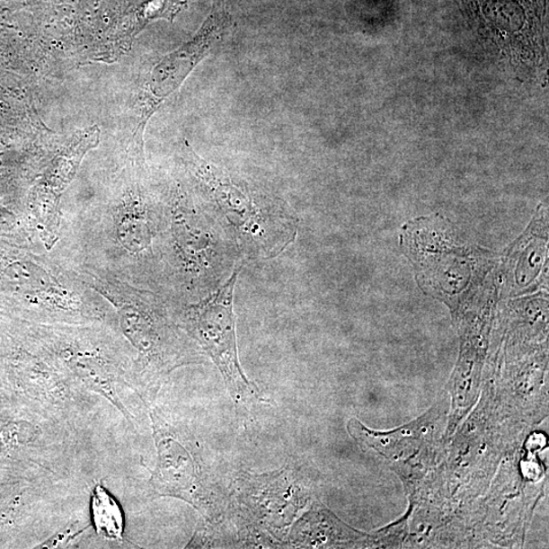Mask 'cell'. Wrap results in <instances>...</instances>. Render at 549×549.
Here are the masks:
<instances>
[{
	"mask_svg": "<svg viewBox=\"0 0 549 549\" xmlns=\"http://www.w3.org/2000/svg\"><path fill=\"white\" fill-rule=\"evenodd\" d=\"M190 158L191 173L208 202V211L236 257L247 261L274 258L293 243L298 220L280 199L208 164L195 153Z\"/></svg>",
	"mask_w": 549,
	"mask_h": 549,
	"instance_id": "obj_1",
	"label": "cell"
},
{
	"mask_svg": "<svg viewBox=\"0 0 549 549\" xmlns=\"http://www.w3.org/2000/svg\"><path fill=\"white\" fill-rule=\"evenodd\" d=\"M164 221L168 226L175 273L181 276L183 288L204 298L234 272V247L208 210L175 204Z\"/></svg>",
	"mask_w": 549,
	"mask_h": 549,
	"instance_id": "obj_2",
	"label": "cell"
},
{
	"mask_svg": "<svg viewBox=\"0 0 549 549\" xmlns=\"http://www.w3.org/2000/svg\"><path fill=\"white\" fill-rule=\"evenodd\" d=\"M238 274L235 268L217 289L187 307L185 316L200 345L220 369L232 396L244 400L256 391L238 360L234 311Z\"/></svg>",
	"mask_w": 549,
	"mask_h": 549,
	"instance_id": "obj_3",
	"label": "cell"
},
{
	"mask_svg": "<svg viewBox=\"0 0 549 549\" xmlns=\"http://www.w3.org/2000/svg\"><path fill=\"white\" fill-rule=\"evenodd\" d=\"M229 15L223 11L212 13L200 32L192 41L180 50L170 54L155 68L152 91L159 98H164L183 81L211 45L217 42L230 26Z\"/></svg>",
	"mask_w": 549,
	"mask_h": 549,
	"instance_id": "obj_4",
	"label": "cell"
},
{
	"mask_svg": "<svg viewBox=\"0 0 549 549\" xmlns=\"http://www.w3.org/2000/svg\"><path fill=\"white\" fill-rule=\"evenodd\" d=\"M164 216L152 210L142 199H131L113 216L116 242L129 256L143 259L153 254V243L162 228Z\"/></svg>",
	"mask_w": 549,
	"mask_h": 549,
	"instance_id": "obj_5",
	"label": "cell"
},
{
	"mask_svg": "<svg viewBox=\"0 0 549 549\" xmlns=\"http://www.w3.org/2000/svg\"><path fill=\"white\" fill-rule=\"evenodd\" d=\"M91 511L93 522L100 536L121 539L125 529L121 509L102 485L96 486L93 492Z\"/></svg>",
	"mask_w": 549,
	"mask_h": 549,
	"instance_id": "obj_6",
	"label": "cell"
}]
</instances>
